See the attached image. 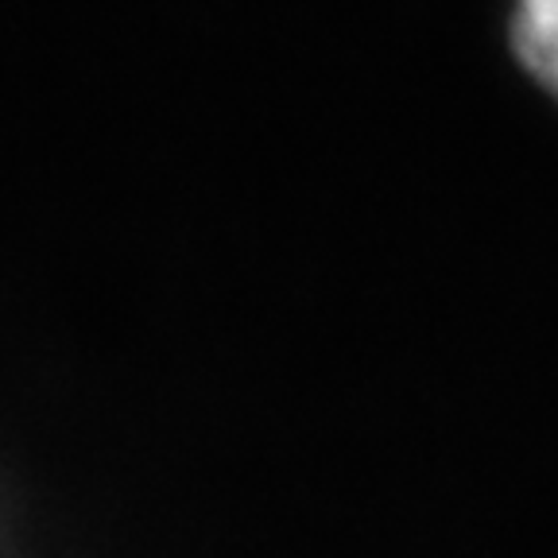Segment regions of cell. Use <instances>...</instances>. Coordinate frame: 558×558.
<instances>
[{"label": "cell", "mask_w": 558, "mask_h": 558, "mask_svg": "<svg viewBox=\"0 0 558 558\" xmlns=\"http://www.w3.org/2000/svg\"><path fill=\"white\" fill-rule=\"evenodd\" d=\"M508 44L523 74L558 105V0H512Z\"/></svg>", "instance_id": "cell-1"}]
</instances>
